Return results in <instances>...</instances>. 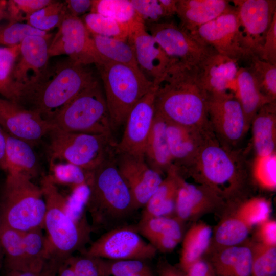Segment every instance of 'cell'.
Returning a JSON list of instances; mask_svg holds the SVG:
<instances>
[{
	"instance_id": "obj_1",
	"label": "cell",
	"mask_w": 276,
	"mask_h": 276,
	"mask_svg": "<svg viewBox=\"0 0 276 276\" xmlns=\"http://www.w3.org/2000/svg\"><path fill=\"white\" fill-rule=\"evenodd\" d=\"M155 85V113L170 122L212 129L208 95L200 84L196 68L173 64Z\"/></svg>"
},
{
	"instance_id": "obj_2",
	"label": "cell",
	"mask_w": 276,
	"mask_h": 276,
	"mask_svg": "<svg viewBox=\"0 0 276 276\" xmlns=\"http://www.w3.org/2000/svg\"><path fill=\"white\" fill-rule=\"evenodd\" d=\"M96 80L87 66L68 59L48 67L38 81L21 89L16 102L51 122L69 102Z\"/></svg>"
},
{
	"instance_id": "obj_3",
	"label": "cell",
	"mask_w": 276,
	"mask_h": 276,
	"mask_svg": "<svg viewBox=\"0 0 276 276\" xmlns=\"http://www.w3.org/2000/svg\"><path fill=\"white\" fill-rule=\"evenodd\" d=\"M116 155L90 172L86 212L90 216L93 232L108 231L124 225L137 210L117 166Z\"/></svg>"
},
{
	"instance_id": "obj_4",
	"label": "cell",
	"mask_w": 276,
	"mask_h": 276,
	"mask_svg": "<svg viewBox=\"0 0 276 276\" xmlns=\"http://www.w3.org/2000/svg\"><path fill=\"white\" fill-rule=\"evenodd\" d=\"M199 185L222 199L236 195L245 178L240 157L218 142L213 132L206 138L191 164L185 170Z\"/></svg>"
},
{
	"instance_id": "obj_5",
	"label": "cell",
	"mask_w": 276,
	"mask_h": 276,
	"mask_svg": "<svg viewBox=\"0 0 276 276\" xmlns=\"http://www.w3.org/2000/svg\"><path fill=\"white\" fill-rule=\"evenodd\" d=\"M46 204L43 229L49 243L51 259L62 262L76 251L82 252L90 242L93 229L89 222L77 223L66 214L65 196L49 178L41 181Z\"/></svg>"
},
{
	"instance_id": "obj_6",
	"label": "cell",
	"mask_w": 276,
	"mask_h": 276,
	"mask_svg": "<svg viewBox=\"0 0 276 276\" xmlns=\"http://www.w3.org/2000/svg\"><path fill=\"white\" fill-rule=\"evenodd\" d=\"M21 173L7 174L0 191V225L20 232L43 228L46 204L40 186Z\"/></svg>"
},
{
	"instance_id": "obj_7",
	"label": "cell",
	"mask_w": 276,
	"mask_h": 276,
	"mask_svg": "<svg viewBox=\"0 0 276 276\" xmlns=\"http://www.w3.org/2000/svg\"><path fill=\"white\" fill-rule=\"evenodd\" d=\"M97 67L113 131L124 125L132 108L154 84L139 67L105 61Z\"/></svg>"
},
{
	"instance_id": "obj_8",
	"label": "cell",
	"mask_w": 276,
	"mask_h": 276,
	"mask_svg": "<svg viewBox=\"0 0 276 276\" xmlns=\"http://www.w3.org/2000/svg\"><path fill=\"white\" fill-rule=\"evenodd\" d=\"M49 135L50 163H70L89 172L116 154L117 143L112 135L56 129Z\"/></svg>"
},
{
	"instance_id": "obj_9",
	"label": "cell",
	"mask_w": 276,
	"mask_h": 276,
	"mask_svg": "<svg viewBox=\"0 0 276 276\" xmlns=\"http://www.w3.org/2000/svg\"><path fill=\"white\" fill-rule=\"evenodd\" d=\"M55 129L112 135L103 89L98 80L69 102L51 121Z\"/></svg>"
},
{
	"instance_id": "obj_10",
	"label": "cell",
	"mask_w": 276,
	"mask_h": 276,
	"mask_svg": "<svg viewBox=\"0 0 276 276\" xmlns=\"http://www.w3.org/2000/svg\"><path fill=\"white\" fill-rule=\"evenodd\" d=\"M148 29L173 64L197 69L217 52L172 21L148 24Z\"/></svg>"
},
{
	"instance_id": "obj_11",
	"label": "cell",
	"mask_w": 276,
	"mask_h": 276,
	"mask_svg": "<svg viewBox=\"0 0 276 276\" xmlns=\"http://www.w3.org/2000/svg\"><path fill=\"white\" fill-rule=\"evenodd\" d=\"M157 251L142 238L136 226L124 224L106 231L81 254L111 260L147 261L154 258Z\"/></svg>"
},
{
	"instance_id": "obj_12",
	"label": "cell",
	"mask_w": 276,
	"mask_h": 276,
	"mask_svg": "<svg viewBox=\"0 0 276 276\" xmlns=\"http://www.w3.org/2000/svg\"><path fill=\"white\" fill-rule=\"evenodd\" d=\"M218 53L247 62L251 55L245 48L240 23L234 7L191 34Z\"/></svg>"
},
{
	"instance_id": "obj_13",
	"label": "cell",
	"mask_w": 276,
	"mask_h": 276,
	"mask_svg": "<svg viewBox=\"0 0 276 276\" xmlns=\"http://www.w3.org/2000/svg\"><path fill=\"white\" fill-rule=\"evenodd\" d=\"M49 46V57L66 55L73 62L96 66L102 61L91 35L79 17L67 14Z\"/></svg>"
},
{
	"instance_id": "obj_14",
	"label": "cell",
	"mask_w": 276,
	"mask_h": 276,
	"mask_svg": "<svg viewBox=\"0 0 276 276\" xmlns=\"http://www.w3.org/2000/svg\"><path fill=\"white\" fill-rule=\"evenodd\" d=\"M208 113L212 131L227 146L237 144L249 128L242 106L233 94L208 95Z\"/></svg>"
},
{
	"instance_id": "obj_15",
	"label": "cell",
	"mask_w": 276,
	"mask_h": 276,
	"mask_svg": "<svg viewBox=\"0 0 276 276\" xmlns=\"http://www.w3.org/2000/svg\"><path fill=\"white\" fill-rule=\"evenodd\" d=\"M246 49L259 58L266 34L276 15L275 0H233Z\"/></svg>"
},
{
	"instance_id": "obj_16",
	"label": "cell",
	"mask_w": 276,
	"mask_h": 276,
	"mask_svg": "<svg viewBox=\"0 0 276 276\" xmlns=\"http://www.w3.org/2000/svg\"><path fill=\"white\" fill-rule=\"evenodd\" d=\"M156 85L141 99L129 112L125 129L116 152L144 157L146 145L155 116L154 101Z\"/></svg>"
},
{
	"instance_id": "obj_17",
	"label": "cell",
	"mask_w": 276,
	"mask_h": 276,
	"mask_svg": "<svg viewBox=\"0 0 276 276\" xmlns=\"http://www.w3.org/2000/svg\"><path fill=\"white\" fill-rule=\"evenodd\" d=\"M0 126L9 135L32 146L55 129L52 123L35 111L1 97Z\"/></svg>"
},
{
	"instance_id": "obj_18",
	"label": "cell",
	"mask_w": 276,
	"mask_h": 276,
	"mask_svg": "<svg viewBox=\"0 0 276 276\" xmlns=\"http://www.w3.org/2000/svg\"><path fill=\"white\" fill-rule=\"evenodd\" d=\"M128 41L132 44L139 68L157 84L173 65L142 21L129 26Z\"/></svg>"
},
{
	"instance_id": "obj_19",
	"label": "cell",
	"mask_w": 276,
	"mask_h": 276,
	"mask_svg": "<svg viewBox=\"0 0 276 276\" xmlns=\"http://www.w3.org/2000/svg\"><path fill=\"white\" fill-rule=\"evenodd\" d=\"M116 160L136 210L144 207L161 183V175L147 165L144 157L116 152Z\"/></svg>"
},
{
	"instance_id": "obj_20",
	"label": "cell",
	"mask_w": 276,
	"mask_h": 276,
	"mask_svg": "<svg viewBox=\"0 0 276 276\" xmlns=\"http://www.w3.org/2000/svg\"><path fill=\"white\" fill-rule=\"evenodd\" d=\"M49 39L40 36H30L19 44V54L13 73L18 97L21 89L36 83L47 72L50 58Z\"/></svg>"
},
{
	"instance_id": "obj_21",
	"label": "cell",
	"mask_w": 276,
	"mask_h": 276,
	"mask_svg": "<svg viewBox=\"0 0 276 276\" xmlns=\"http://www.w3.org/2000/svg\"><path fill=\"white\" fill-rule=\"evenodd\" d=\"M238 61L216 52L197 69L200 84L208 95L237 93Z\"/></svg>"
},
{
	"instance_id": "obj_22",
	"label": "cell",
	"mask_w": 276,
	"mask_h": 276,
	"mask_svg": "<svg viewBox=\"0 0 276 276\" xmlns=\"http://www.w3.org/2000/svg\"><path fill=\"white\" fill-rule=\"evenodd\" d=\"M212 129H202L168 121L167 135L173 160L179 172L192 163Z\"/></svg>"
},
{
	"instance_id": "obj_23",
	"label": "cell",
	"mask_w": 276,
	"mask_h": 276,
	"mask_svg": "<svg viewBox=\"0 0 276 276\" xmlns=\"http://www.w3.org/2000/svg\"><path fill=\"white\" fill-rule=\"evenodd\" d=\"M223 199L201 185L188 183L182 178L178 191L175 217L181 222L192 220L220 206Z\"/></svg>"
},
{
	"instance_id": "obj_24",
	"label": "cell",
	"mask_w": 276,
	"mask_h": 276,
	"mask_svg": "<svg viewBox=\"0 0 276 276\" xmlns=\"http://www.w3.org/2000/svg\"><path fill=\"white\" fill-rule=\"evenodd\" d=\"M234 7L227 0H178L176 15L179 26L192 34L200 26Z\"/></svg>"
},
{
	"instance_id": "obj_25",
	"label": "cell",
	"mask_w": 276,
	"mask_h": 276,
	"mask_svg": "<svg viewBox=\"0 0 276 276\" xmlns=\"http://www.w3.org/2000/svg\"><path fill=\"white\" fill-rule=\"evenodd\" d=\"M182 222L175 217H157L140 220L135 225L139 233L157 251H172L182 241Z\"/></svg>"
},
{
	"instance_id": "obj_26",
	"label": "cell",
	"mask_w": 276,
	"mask_h": 276,
	"mask_svg": "<svg viewBox=\"0 0 276 276\" xmlns=\"http://www.w3.org/2000/svg\"><path fill=\"white\" fill-rule=\"evenodd\" d=\"M166 173V177L143 207L140 220L168 217L175 212L178 191L183 177L174 165Z\"/></svg>"
},
{
	"instance_id": "obj_27",
	"label": "cell",
	"mask_w": 276,
	"mask_h": 276,
	"mask_svg": "<svg viewBox=\"0 0 276 276\" xmlns=\"http://www.w3.org/2000/svg\"><path fill=\"white\" fill-rule=\"evenodd\" d=\"M168 121L155 113L144 157L147 165L162 175L173 165L167 135Z\"/></svg>"
},
{
	"instance_id": "obj_28",
	"label": "cell",
	"mask_w": 276,
	"mask_h": 276,
	"mask_svg": "<svg viewBox=\"0 0 276 276\" xmlns=\"http://www.w3.org/2000/svg\"><path fill=\"white\" fill-rule=\"evenodd\" d=\"M250 246L219 248L209 261L215 276H252Z\"/></svg>"
},
{
	"instance_id": "obj_29",
	"label": "cell",
	"mask_w": 276,
	"mask_h": 276,
	"mask_svg": "<svg viewBox=\"0 0 276 276\" xmlns=\"http://www.w3.org/2000/svg\"><path fill=\"white\" fill-rule=\"evenodd\" d=\"M250 125L256 155L264 156L275 152L276 101L266 104L260 108Z\"/></svg>"
},
{
	"instance_id": "obj_30",
	"label": "cell",
	"mask_w": 276,
	"mask_h": 276,
	"mask_svg": "<svg viewBox=\"0 0 276 276\" xmlns=\"http://www.w3.org/2000/svg\"><path fill=\"white\" fill-rule=\"evenodd\" d=\"M237 93L239 100L249 126L257 111L272 101L261 91L249 67L239 66L236 78Z\"/></svg>"
},
{
	"instance_id": "obj_31",
	"label": "cell",
	"mask_w": 276,
	"mask_h": 276,
	"mask_svg": "<svg viewBox=\"0 0 276 276\" xmlns=\"http://www.w3.org/2000/svg\"><path fill=\"white\" fill-rule=\"evenodd\" d=\"M3 132L6 141L7 174L21 173L32 178L37 174L38 167L32 146L9 135L4 130Z\"/></svg>"
},
{
	"instance_id": "obj_32",
	"label": "cell",
	"mask_w": 276,
	"mask_h": 276,
	"mask_svg": "<svg viewBox=\"0 0 276 276\" xmlns=\"http://www.w3.org/2000/svg\"><path fill=\"white\" fill-rule=\"evenodd\" d=\"M211 226L202 222L192 225L182 241L178 266L185 272L196 261L202 258L212 238Z\"/></svg>"
},
{
	"instance_id": "obj_33",
	"label": "cell",
	"mask_w": 276,
	"mask_h": 276,
	"mask_svg": "<svg viewBox=\"0 0 276 276\" xmlns=\"http://www.w3.org/2000/svg\"><path fill=\"white\" fill-rule=\"evenodd\" d=\"M0 245L6 270L29 271L22 232L0 225Z\"/></svg>"
},
{
	"instance_id": "obj_34",
	"label": "cell",
	"mask_w": 276,
	"mask_h": 276,
	"mask_svg": "<svg viewBox=\"0 0 276 276\" xmlns=\"http://www.w3.org/2000/svg\"><path fill=\"white\" fill-rule=\"evenodd\" d=\"M43 228L22 232L25 253L29 271L39 272L51 260L49 243Z\"/></svg>"
},
{
	"instance_id": "obj_35",
	"label": "cell",
	"mask_w": 276,
	"mask_h": 276,
	"mask_svg": "<svg viewBox=\"0 0 276 276\" xmlns=\"http://www.w3.org/2000/svg\"><path fill=\"white\" fill-rule=\"evenodd\" d=\"M91 37L102 62L139 67L133 48L128 40L123 41L98 35H91Z\"/></svg>"
},
{
	"instance_id": "obj_36",
	"label": "cell",
	"mask_w": 276,
	"mask_h": 276,
	"mask_svg": "<svg viewBox=\"0 0 276 276\" xmlns=\"http://www.w3.org/2000/svg\"><path fill=\"white\" fill-rule=\"evenodd\" d=\"M251 227L235 213L220 221L214 233V241L219 248L240 245L248 237Z\"/></svg>"
},
{
	"instance_id": "obj_37",
	"label": "cell",
	"mask_w": 276,
	"mask_h": 276,
	"mask_svg": "<svg viewBox=\"0 0 276 276\" xmlns=\"http://www.w3.org/2000/svg\"><path fill=\"white\" fill-rule=\"evenodd\" d=\"M91 35L127 41L129 25L98 13L89 12L80 17Z\"/></svg>"
},
{
	"instance_id": "obj_38",
	"label": "cell",
	"mask_w": 276,
	"mask_h": 276,
	"mask_svg": "<svg viewBox=\"0 0 276 276\" xmlns=\"http://www.w3.org/2000/svg\"><path fill=\"white\" fill-rule=\"evenodd\" d=\"M19 54V44L0 47V95L17 102L18 91L13 78L14 66Z\"/></svg>"
},
{
	"instance_id": "obj_39",
	"label": "cell",
	"mask_w": 276,
	"mask_h": 276,
	"mask_svg": "<svg viewBox=\"0 0 276 276\" xmlns=\"http://www.w3.org/2000/svg\"><path fill=\"white\" fill-rule=\"evenodd\" d=\"M96 259L101 276H154L145 261Z\"/></svg>"
},
{
	"instance_id": "obj_40",
	"label": "cell",
	"mask_w": 276,
	"mask_h": 276,
	"mask_svg": "<svg viewBox=\"0 0 276 276\" xmlns=\"http://www.w3.org/2000/svg\"><path fill=\"white\" fill-rule=\"evenodd\" d=\"M90 12L98 13L129 26L135 21H142L130 0H93Z\"/></svg>"
},
{
	"instance_id": "obj_41",
	"label": "cell",
	"mask_w": 276,
	"mask_h": 276,
	"mask_svg": "<svg viewBox=\"0 0 276 276\" xmlns=\"http://www.w3.org/2000/svg\"><path fill=\"white\" fill-rule=\"evenodd\" d=\"M90 172L70 163H50L48 176L55 185L67 186L72 190L88 185Z\"/></svg>"
},
{
	"instance_id": "obj_42",
	"label": "cell",
	"mask_w": 276,
	"mask_h": 276,
	"mask_svg": "<svg viewBox=\"0 0 276 276\" xmlns=\"http://www.w3.org/2000/svg\"><path fill=\"white\" fill-rule=\"evenodd\" d=\"M261 93L272 101H276V64L252 55L246 62Z\"/></svg>"
},
{
	"instance_id": "obj_43",
	"label": "cell",
	"mask_w": 276,
	"mask_h": 276,
	"mask_svg": "<svg viewBox=\"0 0 276 276\" xmlns=\"http://www.w3.org/2000/svg\"><path fill=\"white\" fill-rule=\"evenodd\" d=\"M67 14L64 2L54 1L28 16L26 20L32 27L48 32L53 28L58 27Z\"/></svg>"
},
{
	"instance_id": "obj_44",
	"label": "cell",
	"mask_w": 276,
	"mask_h": 276,
	"mask_svg": "<svg viewBox=\"0 0 276 276\" xmlns=\"http://www.w3.org/2000/svg\"><path fill=\"white\" fill-rule=\"evenodd\" d=\"M250 246L252 276H276V246L259 242Z\"/></svg>"
},
{
	"instance_id": "obj_45",
	"label": "cell",
	"mask_w": 276,
	"mask_h": 276,
	"mask_svg": "<svg viewBox=\"0 0 276 276\" xmlns=\"http://www.w3.org/2000/svg\"><path fill=\"white\" fill-rule=\"evenodd\" d=\"M252 175L256 183L263 189L273 191L276 188V153L256 155L252 167Z\"/></svg>"
},
{
	"instance_id": "obj_46",
	"label": "cell",
	"mask_w": 276,
	"mask_h": 276,
	"mask_svg": "<svg viewBox=\"0 0 276 276\" xmlns=\"http://www.w3.org/2000/svg\"><path fill=\"white\" fill-rule=\"evenodd\" d=\"M270 211L271 206L268 200L256 197L241 204L235 214L252 227L268 220Z\"/></svg>"
},
{
	"instance_id": "obj_47",
	"label": "cell",
	"mask_w": 276,
	"mask_h": 276,
	"mask_svg": "<svg viewBox=\"0 0 276 276\" xmlns=\"http://www.w3.org/2000/svg\"><path fill=\"white\" fill-rule=\"evenodd\" d=\"M40 36L50 38L48 32L36 29L27 23L9 21L0 26V44L10 47L19 44L26 37Z\"/></svg>"
},
{
	"instance_id": "obj_48",
	"label": "cell",
	"mask_w": 276,
	"mask_h": 276,
	"mask_svg": "<svg viewBox=\"0 0 276 276\" xmlns=\"http://www.w3.org/2000/svg\"><path fill=\"white\" fill-rule=\"evenodd\" d=\"M52 0H9L7 1V12L9 21L21 22L26 18L48 6Z\"/></svg>"
},
{
	"instance_id": "obj_49",
	"label": "cell",
	"mask_w": 276,
	"mask_h": 276,
	"mask_svg": "<svg viewBox=\"0 0 276 276\" xmlns=\"http://www.w3.org/2000/svg\"><path fill=\"white\" fill-rule=\"evenodd\" d=\"M136 13L145 24L168 20L170 18L159 0H130Z\"/></svg>"
},
{
	"instance_id": "obj_50",
	"label": "cell",
	"mask_w": 276,
	"mask_h": 276,
	"mask_svg": "<svg viewBox=\"0 0 276 276\" xmlns=\"http://www.w3.org/2000/svg\"><path fill=\"white\" fill-rule=\"evenodd\" d=\"M76 276H101L96 259L81 255L70 257L66 259Z\"/></svg>"
},
{
	"instance_id": "obj_51",
	"label": "cell",
	"mask_w": 276,
	"mask_h": 276,
	"mask_svg": "<svg viewBox=\"0 0 276 276\" xmlns=\"http://www.w3.org/2000/svg\"><path fill=\"white\" fill-rule=\"evenodd\" d=\"M259 58L276 64V15L266 34Z\"/></svg>"
},
{
	"instance_id": "obj_52",
	"label": "cell",
	"mask_w": 276,
	"mask_h": 276,
	"mask_svg": "<svg viewBox=\"0 0 276 276\" xmlns=\"http://www.w3.org/2000/svg\"><path fill=\"white\" fill-rule=\"evenodd\" d=\"M256 237L258 242L268 246H276V221L268 219L258 225Z\"/></svg>"
},
{
	"instance_id": "obj_53",
	"label": "cell",
	"mask_w": 276,
	"mask_h": 276,
	"mask_svg": "<svg viewBox=\"0 0 276 276\" xmlns=\"http://www.w3.org/2000/svg\"><path fill=\"white\" fill-rule=\"evenodd\" d=\"M61 263L58 261L51 260L39 272L6 270V276H57L58 269Z\"/></svg>"
},
{
	"instance_id": "obj_54",
	"label": "cell",
	"mask_w": 276,
	"mask_h": 276,
	"mask_svg": "<svg viewBox=\"0 0 276 276\" xmlns=\"http://www.w3.org/2000/svg\"><path fill=\"white\" fill-rule=\"evenodd\" d=\"M93 0H66L64 2L67 13L72 16L79 17L89 13Z\"/></svg>"
},
{
	"instance_id": "obj_55",
	"label": "cell",
	"mask_w": 276,
	"mask_h": 276,
	"mask_svg": "<svg viewBox=\"0 0 276 276\" xmlns=\"http://www.w3.org/2000/svg\"><path fill=\"white\" fill-rule=\"evenodd\" d=\"M185 272L188 276H215L210 262L202 258L194 263Z\"/></svg>"
},
{
	"instance_id": "obj_56",
	"label": "cell",
	"mask_w": 276,
	"mask_h": 276,
	"mask_svg": "<svg viewBox=\"0 0 276 276\" xmlns=\"http://www.w3.org/2000/svg\"><path fill=\"white\" fill-rule=\"evenodd\" d=\"M158 276H188L179 266H175L167 261L160 260L157 266Z\"/></svg>"
},
{
	"instance_id": "obj_57",
	"label": "cell",
	"mask_w": 276,
	"mask_h": 276,
	"mask_svg": "<svg viewBox=\"0 0 276 276\" xmlns=\"http://www.w3.org/2000/svg\"><path fill=\"white\" fill-rule=\"evenodd\" d=\"M0 169L7 172L6 141L3 130L0 126Z\"/></svg>"
},
{
	"instance_id": "obj_58",
	"label": "cell",
	"mask_w": 276,
	"mask_h": 276,
	"mask_svg": "<svg viewBox=\"0 0 276 276\" xmlns=\"http://www.w3.org/2000/svg\"><path fill=\"white\" fill-rule=\"evenodd\" d=\"M178 0H159L162 5L169 17L176 15Z\"/></svg>"
},
{
	"instance_id": "obj_59",
	"label": "cell",
	"mask_w": 276,
	"mask_h": 276,
	"mask_svg": "<svg viewBox=\"0 0 276 276\" xmlns=\"http://www.w3.org/2000/svg\"><path fill=\"white\" fill-rule=\"evenodd\" d=\"M57 276H76L71 266L66 259L59 265Z\"/></svg>"
},
{
	"instance_id": "obj_60",
	"label": "cell",
	"mask_w": 276,
	"mask_h": 276,
	"mask_svg": "<svg viewBox=\"0 0 276 276\" xmlns=\"http://www.w3.org/2000/svg\"><path fill=\"white\" fill-rule=\"evenodd\" d=\"M7 4V1L0 0V18L8 19Z\"/></svg>"
},
{
	"instance_id": "obj_61",
	"label": "cell",
	"mask_w": 276,
	"mask_h": 276,
	"mask_svg": "<svg viewBox=\"0 0 276 276\" xmlns=\"http://www.w3.org/2000/svg\"><path fill=\"white\" fill-rule=\"evenodd\" d=\"M3 257V255L2 248L0 245V267L2 264V261Z\"/></svg>"
},
{
	"instance_id": "obj_62",
	"label": "cell",
	"mask_w": 276,
	"mask_h": 276,
	"mask_svg": "<svg viewBox=\"0 0 276 276\" xmlns=\"http://www.w3.org/2000/svg\"><path fill=\"white\" fill-rule=\"evenodd\" d=\"M3 19V18H0V21Z\"/></svg>"
}]
</instances>
